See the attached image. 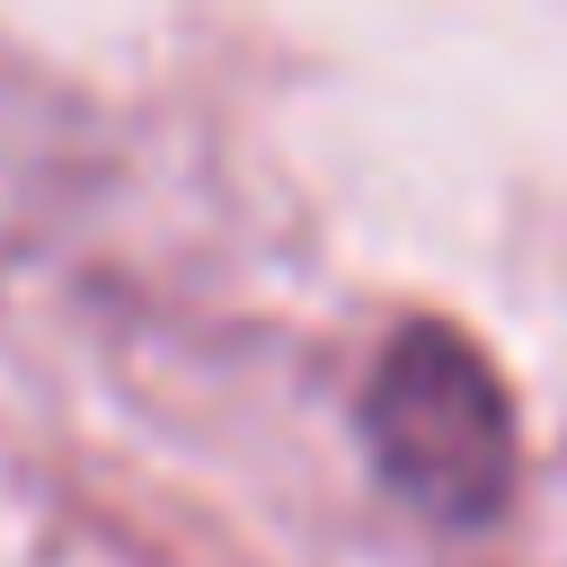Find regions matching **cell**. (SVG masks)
Returning <instances> with one entry per match:
<instances>
[{"instance_id": "1", "label": "cell", "mask_w": 567, "mask_h": 567, "mask_svg": "<svg viewBox=\"0 0 567 567\" xmlns=\"http://www.w3.org/2000/svg\"><path fill=\"white\" fill-rule=\"evenodd\" d=\"M363 452L399 505L443 532H478L505 514L523 478V434L496 363L452 319H408L363 381Z\"/></svg>"}, {"instance_id": "2", "label": "cell", "mask_w": 567, "mask_h": 567, "mask_svg": "<svg viewBox=\"0 0 567 567\" xmlns=\"http://www.w3.org/2000/svg\"><path fill=\"white\" fill-rule=\"evenodd\" d=\"M62 106L35 89V62L0 53V257L35 239L44 195L62 186V142H53Z\"/></svg>"}]
</instances>
